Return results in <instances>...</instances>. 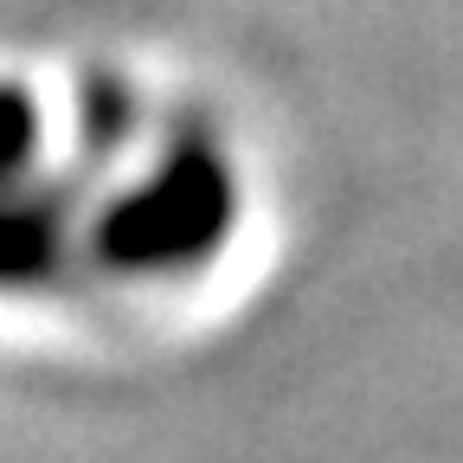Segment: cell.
I'll return each mask as SVG.
<instances>
[{
    "mask_svg": "<svg viewBox=\"0 0 463 463\" xmlns=\"http://www.w3.org/2000/svg\"><path fill=\"white\" fill-rule=\"evenodd\" d=\"M232 225V174L213 142L187 136L174 142L167 161L129 187L116 206H103L97 251L123 270H174L206 258Z\"/></svg>",
    "mask_w": 463,
    "mask_h": 463,
    "instance_id": "obj_1",
    "label": "cell"
},
{
    "mask_svg": "<svg viewBox=\"0 0 463 463\" xmlns=\"http://www.w3.org/2000/svg\"><path fill=\"white\" fill-rule=\"evenodd\" d=\"M39 148V109L20 84H0V194L20 187V174L33 167Z\"/></svg>",
    "mask_w": 463,
    "mask_h": 463,
    "instance_id": "obj_2",
    "label": "cell"
}]
</instances>
